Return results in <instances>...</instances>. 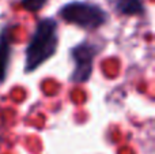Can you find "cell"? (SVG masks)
I'll return each instance as SVG.
<instances>
[{"instance_id":"5","label":"cell","mask_w":155,"mask_h":154,"mask_svg":"<svg viewBox=\"0 0 155 154\" xmlns=\"http://www.w3.org/2000/svg\"><path fill=\"white\" fill-rule=\"evenodd\" d=\"M116 7L125 15H136L144 10L142 0H116Z\"/></svg>"},{"instance_id":"2","label":"cell","mask_w":155,"mask_h":154,"mask_svg":"<svg viewBox=\"0 0 155 154\" xmlns=\"http://www.w3.org/2000/svg\"><path fill=\"white\" fill-rule=\"evenodd\" d=\"M60 15L65 22L78 25L84 29H95L106 21V14L102 8L88 3H70L64 5L60 11Z\"/></svg>"},{"instance_id":"3","label":"cell","mask_w":155,"mask_h":154,"mask_svg":"<svg viewBox=\"0 0 155 154\" xmlns=\"http://www.w3.org/2000/svg\"><path fill=\"white\" fill-rule=\"evenodd\" d=\"M97 49L90 44H80L72 49V59L75 62V71L72 74L74 82H86L93 71V60Z\"/></svg>"},{"instance_id":"4","label":"cell","mask_w":155,"mask_h":154,"mask_svg":"<svg viewBox=\"0 0 155 154\" xmlns=\"http://www.w3.org/2000/svg\"><path fill=\"white\" fill-rule=\"evenodd\" d=\"M10 41L5 33L0 35V82H3L7 76L8 64H10Z\"/></svg>"},{"instance_id":"6","label":"cell","mask_w":155,"mask_h":154,"mask_svg":"<svg viewBox=\"0 0 155 154\" xmlns=\"http://www.w3.org/2000/svg\"><path fill=\"white\" fill-rule=\"evenodd\" d=\"M48 0H22V5L27 11H38L45 5Z\"/></svg>"},{"instance_id":"1","label":"cell","mask_w":155,"mask_h":154,"mask_svg":"<svg viewBox=\"0 0 155 154\" xmlns=\"http://www.w3.org/2000/svg\"><path fill=\"white\" fill-rule=\"evenodd\" d=\"M57 25L53 19H42L38 23L26 49V71H34L49 59L57 49Z\"/></svg>"}]
</instances>
